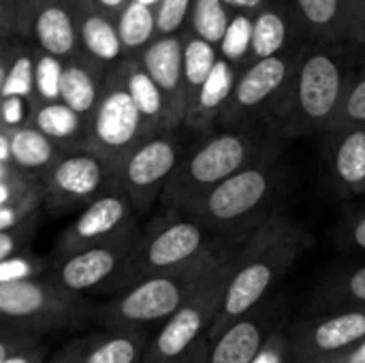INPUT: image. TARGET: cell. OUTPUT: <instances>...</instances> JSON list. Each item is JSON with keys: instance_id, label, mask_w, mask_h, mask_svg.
<instances>
[{"instance_id": "obj_1", "label": "cell", "mask_w": 365, "mask_h": 363, "mask_svg": "<svg viewBox=\"0 0 365 363\" xmlns=\"http://www.w3.org/2000/svg\"><path fill=\"white\" fill-rule=\"evenodd\" d=\"M310 244L312 237L306 227L284 212L272 216L252 231L237 246L222 304L207 334V342L216 340L235 321L263 306Z\"/></svg>"}, {"instance_id": "obj_2", "label": "cell", "mask_w": 365, "mask_h": 363, "mask_svg": "<svg viewBox=\"0 0 365 363\" xmlns=\"http://www.w3.org/2000/svg\"><path fill=\"white\" fill-rule=\"evenodd\" d=\"M282 143L284 139L276 126L267 122L212 128L188 145L158 203L165 210L184 212L231 175L257 163L280 158Z\"/></svg>"}, {"instance_id": "obj_3", "label": "cell", "mask_w": 365, "mask_h": 363, "mask_svg": "<svg viewBox=\"0 0 365 363\" xmlns=\"http://www.w3.org/2000/svg\"><path fill=\"white\" fill-rule=\"evenodd\" d=\"M355 71L344 47L306 41L272 126L284 141L323 137L342 107Z\"/></svg>"}, {"instance_id": "obj_4", "label": "cell", "mask_w": 365, "mask_h": 363, "mask_svg": "<svg viewBox=\"0 0 365 363\" xmlns=\"http://www.w3.org/2000/svg\"><path fill=\"white\" fill-rule=\"evenodd\" d=\"M237 246L222 242L180 270L135 282L103 304L96 310V321L109 332H148V327H160L231 263Z\"/></svg>"}, {"instance_id": "obj_5", "label": "cell", "mask_w": 365, "mask_h": 363, "mask_svg": "<svg viewBox=\"0 0 365 363\" xmlns=\"http://www.w3.org/2000/svg\"><path fill=\"white\" fill-rule=\"evenodd\" d=\"M284 180L280 158H269L220 182L180 214L225 242L242 244L265 220L282 212Z\"/></svg>"}, {"instance_id": "obj_6", "label": "cell", "mask_w": 365, "mask_h": 363, "mask_svg": "<svg viewBox=\"0 0 365 363\" xmlns=\"http://www.w3.org/2000/svg\"><path fill=\"white\" fill-rule=\"evenodd\" d=\"M222 242L225 240L212 235L197 220L180 212L165 210L163 216L152 220L139 233L120 291L133 287L143 278L180 270L197 261L199 257H203L205 252H210Z\"/></svg>"}, {"instance_id": "obj_7", "label": "cell", "mask_w": 365, "mask_h": 363, "mask_svg": "<svg viewBox=\"0 0 365 363\" xmlns=\"http://www.w3.org/2000/svg\"><path fill=\"white\" fill-rule=\"evenodd\" d=\"M306 41H295L276 56L250 62L237 73L233 90L214 128L274 122Z\"/></svg>"}, {"instance_id": "obj_8", "label": "cell", "mask_w": 365, "mask_h": 363, "mask_svg": "<svg viewBox=\"0 0 365 363\" xmlns=\"http://www.w3.org/2000/svg\"><path fill=\"white\" fill-rule=\"evenodd\" d=\"M88 315L83 297L71 295L47 276L0 287V325L21 332L62 329Z\"/></svg>"}, {"instance_id": "obj_9", "label": "cell", "mask_w": 365, "mask_h": 363, "mask_svg": "<svg viewBox=\"0 0 365 363\" xmlns=\"http://www.w3.org/2000/svg\"><path fill=\"white\" fill-rule=\"evenodd\" d=\"M190 143L180 128L160 131L139 141L115 167V186L128 197L137 214L148 212L160 199Z\"/></svg>"}, {"instance_id": "obj_10", "label": "cell", "mask_w": 365, "mask_h": 363, "mask_svg": "<svg viewBox=\"0 0 365 363\" xmlns=\"http://www.w3.org/2000/svg\"><path fill=\"white\" fill-rule=\"evenodd\" d=\"M115 188V167L88 150H68L38 178L41 205L51 214L81 212Z\"/></svg>"}, {"instance_id": "obj_11", "label": "cell", "mask_w": 365, "mask_h": 363, "mask_svg": "<svg viewBox=\"0 0 365 363\" xmlns=\"http://www.w3.org/2000/svg\"><path fill=\"white\" fill-rule=\"evenodd\" d=\"M148 135L141 113L133 103L118 62L109 66L101 98L90 120V133L83 150L94 152L113 167H118L128 152Z\"/></svg>"}, {"instance_id": "obj_12", "label": "cell", "mask_w": 365, "mask_h": 363, "mask_svg": "<svg viewBox=\"0 0 365 363\" xmlns=\"http://www.w3.org/2000/svg\"><path fill=\"white\" fill-rule=\"evenodd\" d=\"M233 259L203 291H199L188 304H184L171 319H167L158 327V332L145 347L141 363L184 362L207 340V334L222 304Z\"/></svg>"}, {"instance_id": "obj_13", "label": "cell", "mask_w": 365, "mask_h": 363, "mask_svg": "<svg viewBox=\"0 0 365 363\" xmlns=\"http://www.w3.org/2000/svg\"><path fill=\"white\" fill-rule=\"evenodd\" d=\"M139 233L141 231L135 227L113 242L53 259L47 278L77 297H86L88 293H96L101 289L120 291Z\"/></svg>"}, {"instance_id": "obj_14", "label": "cell", "mask_w": 365, "mask_h": 363, "mask_svg": "<svg viewBox=\"0 0 365 363\" xmlns=\"http://www.w3.org/2000/svg\"><path fill=\"white\" fill-rule=\"evenodd\" d=\"M287 334L289 363L338 362L365 338V310L308 317Z\"/></svg>"}, {"instance_id": "obj_15", "label": "cell", "mask_w": 365, "mask_h": 363, "mask_svg": "<svg viewBox=\"0 0 365 363\" xmlns=\"http://www.w3.org/2000/svg\"><path fill=\"white\" fill-rule=\"evenodd\" d=\"M135 216L137 212L133 203L118 186L107 190L96 201L86 205L79 216L58 235L53 259L68 257L83 248L122 237L124 233L137 227Z\"/></svg>"}, {"instance_id": "obj_16", "label": "cell", "mask_w": 365, "mask_h": 363, "mask_svg": "<svg viewBox=\"0 0 365 363\" xmlns=\"http://www.w3.org/2000/svg\"><path fill=\"white\" fill-rule=\"evenodd\" d=\"M182 47L184 41L178 34L156 36L141 51V66L156 83L165 101V124L163 131H178L186 116L184 94V71H182Z\"/></svg>"}, {"instance_id": "obj_17", "label": "cell", "mask_w": 365, "mask_h": 363, "mask_svg": "<svg viewBox=\"0 0 365 363\" xmlns=\"http://www.w3.org/2000/svg\"><path fill=\"white\" fill-rule=\"evenodd\" d=\"M280 327V310L272 304L235 321L216 340L207 342L201 363H252L267 338Z\"/></svg>"}, {"instance_id": "obj_18", "label": "cell", "mask_w": 365, "mask_h": 363, "mask_svg": "<svg viewBox=\"0 0 365 363\" xmlns=\"http://www.w3.org/2000/svg\"><path fill=\"white\" fill-rule=\"evenodd\" d=\"M148 332H94L68 340L47 363H141Z\"/></svg>"}, {"instance_id": "obj_19", "label": "cell", "mask_w": 365, "mask_h": 363, "mask_svg": "<svg viewBox=\"0 0 365 363\" xmlns=\"http://www.w3.org/2000/svg\"><path fill=\"white\" fill-rule=\"evenodd\" d=\"M306 41L321 45L361 43L346 0H287Z\"/></svg>"}, {"instance_id": "obj_20", "label": "cell", "mask_w": 365, "mask_h": 363, "mask_svg": "<svg viewBox=\"0 0 365 363\" xmlns=\"http://www.w3.org/2000/svg\"><path fill=\"white\" fill-rule=\"evenodd\" d=\"M329 180L342 197L365 195V126H349L323 135Z\"/></svg>"}, {"instance_id": "obj_21", "label": "cell", "mask_w": 365, "mask_h": 363, "mask_svg": "<svg viewBox=\"0 0 365 363\" xmlns=\"http://www.w3.org/2000/svg\"><path fill=\"white\" fill-rule=\"evenodd\" d=\"M30 39L34 47L62 62L75 58L79 49L73 0H45L36 6Z\"/></svg>"}, {"instance_id": "obj_22", "label": "cell", "mask_w": 365, "mask_h": 363, "mask_svg": "<svg viewBox=\"0 0 365 363\" xmlns=\"http://www.w3.org/2000/svg\"><path fill=\"white\" fill-rule=\"evenodd\" d=\"M79 49L105 68L122 60L124 51L115 30L113 15L96 0H73Z\"/></svg>"}, {"instance_id": "obj_23", "label": "cell", "mask_w": 365, "mask_h": 363, "mask_svg": "<svg viewBox=\"0 0 365 363\" xmlns=\"http://www.w3.org/2000/svg\"><path fill=\"white\" fill-rule=\"evenodd\" d=\"M107 71L109 68H105L83 51L66 60L60 79V103L90 122L101 98Z\"/></svg>"}, {"instance_id": "obj_24", "label": "cell", "mask_w": 365, "mask_h": 363, "mask_svg": "<svg viewBox=\"0 0 365 363\" xmlns=\"http://www.w3.org/2000/svg\"><path fill=\"white\" fill-rule=\"evenodd\" d=\"M299 26L291 13L287 0H272L259 13L252 15V41H250V62L269 58L287 49L291 43L302 41ZM306 41V39H304Z\"/></svg>"}, {"instance_id": "obj_25", "label": "cell", "mask_w": 365, "mask_h": 363, "mask_svg": "<svg viewBox=\"0 0 365 363\" xmlns=\"http://www.w3.org/2000/svg\"><path fill=\"white\" fill-rule=\"evenodd\" d=\"M237 73L240 71L235 66H231L225 58L218 56L210 77L205 79V83L201 86L197 96L190 101L182 126H186L195 133H201V135L210 133L216 126V120L233 90Z\"/></svg>"}, {"instance_id": "obj_26", "label": "cell", "mask_w": 365, "mask_h": 363, "mask_svg": "<svg viewBox=\"0 0 365 363\" xmlns=\"http://www.w3.org/2000/svg\"><path fill=\"white\" fill-rule=\"evenodd\" d=\"M28 124L34 126L38 133H43L47 139H51L56 145H60L64 152L81 150L90 133V122L77 116L60 101L53 103L30 101Z\"/></svg>"}, {"instance_id": "obj_27", "label": "cell", "mask_w": 365, "mask_h": 363, "mask_svg": "<svg viewBox=\"0 0 365 363\" xmlns=\"http://www.w3.org/2000/svg\"><path fill=\"white\" fill-rule=\"evenodd\" d=\"M310 317L365 310V265L327 276L312 293Z\"/></svg>"}, {"instance_id": "obj_28", "label": "cell", "mask_w": 365, "mask_h": 363, "mask_svg": "<svg viewBox=\"0 0 365 363\" xmlns=\"http://www.w3.org/2000/svg\"><path fill=\"white\" fill-rule=\"evenodd\" d=\"M118 66H120V73H122L128 94L141 113L148 135L152 137V135L160 133L163 124H165V101H163L160 90L150 79V75L143 71L139 58L126 56L118 62Z\"/></svg>"}, {"instance_id": "obj_29", "label": "cell", "mask_w": 365, "mask_h": 363, "mask_svg": "<svg viewBox=\"0 0 365 363\" xmlns=\"http://www.w3.org/2000/svg\"><path fill=\"white\" fill-rule=\"evenodd\" d=\"M11 139V165L30 175V178H41L60 156L62 148L56 145L51 139H47L43 133H38L34 126L26 124L13 133H9Z\"/></svg>"}, {"instance_id": "obj_30", "label": "cell", "mask_w": 365, "mask_h": 363, "mask_svg": "<svg viewBox=\"0 0 365 363\" xmlns=\"http://www.w3.org/2000/svg\"><path fill=\"white\" fill-rule=\"evenodd\" d=\"M115 30L120 36V45L124 53L143 51L156 39V21L154 9L141 2H128L115 17Z\"/></svg>"}, {"instance_id": "obj_31", "label": "cell", "mask_w": 365, "mask_h": 363, "mask_svg": "<svg viewBox=\"0 0 365 363\" xmlns=\"http://www.w3.org/2000/svg\"><path fill=\"white\" fill-rule=\"evenodd\" d=\"M184 47H182V71H184V94H186V109L190 101L197 96L205 79L210 77L216 60H218V49L203 39L195 36L192 32L182 36Z\"/></svg>"}, {"instance_id": "obj_32", "label": "cell", "mask_w": 365, "mask_h": 363, "mask_svg": "<svg viewBox=\"0 0 365 363\" xmlns=\"http://www.w3.org/2000/svg\"><path fill=\"white\" fill-rule=\"evenodd\" d=\"M231 15L233 13L225 6L222 0H195L190 9L192 34L218 47L225 36Z\"/></svg>"}, {"instance_id": "obj_33", "label": "cell", "mask_w": 365, "mask_h": 363, "mask_svg": "<svg viewBox=\"0 0 365 363\" xmlns=\"http://www.w3.org/2000/svg\"><path fill=\"white\" fill-rule=\"evenodd\" d=\"M250 41H252V15L233 13L225 30V36L218 45L220 58H225L237 71H242L244 66H248L250 60Z\"/></svg>"}, {"instance_id": "obj_34", "label": "cell", "mask_w": 365, "mask_h": 363, "mask_svg": "<svg viewBox=\"0 0 365 363\" xmlns=\"http://www.w3.org/2000/svg\"><path fill=\"white\" fill-rule=\"evenodd\" d=\"M2 96H19L24 101L34 98V47H28L26 41L11 60L0 92V98Z\"/></svg>"}, {"instance_id": "obj_35", "label": "cell", "mask_w": 365, "mask_h": 363, "mask_svg": "<svg viewBox=\"0 0 365 363\" xmlns=\"http://www.w3.org/2000/svg\"><path fill=\"white\" fill-rule=\"evenodd\" d=\"M64 62L34 47V98L38 103L60 101V79Z\"/></svg>"}, {"instance_id": "obj_36", "label": "cell", "mask_w": 365, "mask_h": 363, "mask_svg": "<svg viewBox=\"0 0 365 363\" xmlns=\"http://www.w3.org/2000/svg\"><path fill=\"white\" fill-rule=\"evenodd\" d=\"M349 126H365V68L355 71L346 96L342 101V107L327 133Z\"/></svg>"}, {"instance_id": "obj_37", "label": "cell", "mask_w": 365, "mask_h": 363, "mask_svg": "<svg viewBox=\"0 0 365 363\" xmlns=\"http://www.w3.org/2000/svg\"><path fill=\"white\" fill-rule=\"evenodd\" d=\"M45 270H47V261L45 259L19 252V255H15V257H11V259L0 263V287L13 285V282L43 278Z\"/></svg>"}, {"instance_id": "obj_38", "label": "cell", "mask_w": 365, "mask_h": 363, "mask_svg": "<svg viewBox=\"0 0 365 363\" xmlns=\"http://www.w3.org/2000/svg\"><path fill=\"white\" fill-rule=\"evenodd\" d=\"M195 0H160L154 9V21H156V34L158 36H171L178 34L186 19L190 17Z\"/></svg>"}, {"instance_id": "obj_39", "label": "cell", "mask_w": 365, "mask_h": 363, "mask_svg": "<svg viewBox=\"0 0 365 363\" xmlns=\"http://www.w3.org/2000/svg\"><path fill=\"white\" fill-rule=\"evenodd\" d=\"M28 201H41L38 180L26 173H17L4 182H0V208L19 205Z\"/></svg>"}, {"instance_id": "obj_40", "label": "cell", "mask_w": 365, "mask_h": 363, "mask_svg": "<svg viewBox=\"0 0 365 363\" xmlns=\"http://www.w3.org/2000/svg\"><path fill=\"white\" fill-rule=\"evenodd\" d=\"M30 118V101L19 96H2L0 98V128L13 133L28 124Z\"/></svg>"}, {"instance_id": "obj_41", "label": "cell", "mask_w": 365, "mask_h": 363, "mask_svg": "<svg viewBox=\"0 0 365 363\" xmlns=\"http://www.w3.org/2000/svg\"><path fill=\"white\" fill-rule=\"evenodd\" d=\"M11 36H19L24 41H28L30 39V21L9 0H0V43Z\"/></svg>"}, {"instance_id": "obj_42", "label": "cell", "mask_w": 365, "mask_h": 363, "mask_svg": "<svg viewBox=\"0 0 365 363\" xmlns=\"http://www.w3.org/2000/svg\"><path fill=\"white\" fill-rule=\"evenodd\" d=\"M38 208H41V201H28V203H19V205L0 208V233L11 231V229H19L26 223L34 220Z\"/></svg>"}, {"instance_id": "obj_43", "label": "cell", "mask_w": 365, "mask_h": 363, "mask_svg": "<svg viewBox=\"0 0 365 363\" xmlns=\"http://www.w3.org/2000/svg\"><path fill=\"white\" fill-rule=\"evenodd\" d=\"M34 227H36V218L26 223L19 229H11V231L0 233V263L15 257V255H19L24 250V246L28 244V240L34 233Z\"/></svg>"}, {"instance_id": "obj_44", "label": "cell", "mask_w": 365, "mask_h": 363, "mask_svg": "<svg viewBox=\"0 0 365 363\" xmlns=\"http://www.w3.org/2000/svg\"><path fill=\"white\" fill-rule=\"evenodd\" d=\"M252 363H289V334L284 327H278L267 338Z\"/></svg>"}, {"instance_id": "obj_45", "label": "cell", "mask_w": 365, "mask_h": 363, "mask_svg": "<svg viewBox=\"0 0 365 363\" xmlns=\"http://www.w3.org/2000/svg\"><path fill=\"white\" fill-rule=\"evenodd\" d=\"M36 336L30 334V332H21V329H13V327H6V325H0V363L4 362L11 353L24 349V347H30V344H36Z\"/></svg>"}, {"instance_id": "obj_46", "label": "cell", "mask_w": 365, "mask_h": 363, "mask_svg": "<svg viewBox=\"0 0 365 363\" xmlns=\"http://www.w3.org/2000/svg\"><path fill=\"white\" fill-rule=\"evenodd\" d=\"M340 244L349 250L365 252V210L353 216L349 223H344L340 233Z\"/></svg>"}, {"instance_id": "obj_47", "label": "cell", "mask_w": 365, "mask_h": 363, "mask_svg": "<svg viewBox=\"0 0 365 363\" xmlns=\"http://www.w3.org/2000/svg\"><path fill=\"white\" fill-rule=\"evenodd\" d=\"M2 363H47V349L41 342H36L11 353Z\"/></svg>"}, {"instance_id": "obj_48", "label": "cell", "mask_w": 365, "mask_h": 363, "mask_svg": "<svg viewBox=\"0 0 365 363\" xmlns=\"http://www.w3.org/2000/svg\"><path fill=\"white\" fill-rule=\"evenodd\" d=\"M21 43H24V39H19V36H11V39L0 43V92H2V83H4L6 71L11 66V60L17 53V49L21 47Z\"/></svg>"}, {"instance_id": "obj_49", "label": "cell", "mask_w": 365, "mask_h": 363, "mask_svg": "<svg viewBox=\"0 0 365 363\" xmlns=\"http://www.w3.org/2000/svg\"><path fill=\"white\" fill-rule=\"evenodd\" d=\"M225 6L231 13H246V15H255L259 13L265 4H269L272 0H222Z\"/></svg>"}, {"instance_id": "obj_50", "label": "cell", "mask_w": 365, "mask_h": 363, "mask_svg": "<svg viewBox=\"0 0 365 363\" xmlns=\"http://www.w3.org/2000/svg\"><path fill=\"white\" fill-rule=\"evenodd\" d=\"M351 17L361 34V43H365V0H346Z\"/></svg>"}, {"instance_id": "obj_51", "label": "cell", "mask_w": 365, "mask_h": 363, "mask_svg": "<svg viewBox=\"0 0 365 363\" xmlns=\"http://www.w3.org/2000/svg\"><path fill=\"white\" fill-rule=\"evenodd\" d=\"M28 21H30V26H32V17H34V11H36V6L41 4V2H45V0H9Z\"/></svg>"}, {"instance_id": "obj_52", "label": "cell", "mask_w": 365, "mask_h": 363, "mask_svg": "<svg viewBox=\"0 0 365 363\" xmlns=\"http://www.w3.org/2000/svg\"><path fill=\"white\" fill-rule=\"evenodd\" d=\"M331 363H365V338L353 349V351H349L344 357H340L338 362Z\"/></svg>"}, {"instance_id": "obj_53", "label": "cell", "mask_w": 365, "mask_h": 363, "mask_svg": "<svg viewBox=\"0 0 365 363\" xmlns=\"http://www.w3.org/2000/svg\"><path fill=\"white\" fill-rule=\"evenodd\" d=\"M0 163H11V139L9 133L0 128Z\"/></svg>"}, {"instance_id": "obj_54", "label": "cell", "mask_w": 365, "mask_h": 363, "mask_svg": "<svg viewBox=\"0 0 365 363\" xmlns=\"http://www.w3.org/2000/svg\"><path fill=\"white\" fill-rule=\"evenodd\" d=\"M96 2H98L105 11H109L111 15H113L118 9H124V0H96ZM118 13H120V11H118Z\"/></svg>"}, {"instance_id": "obj_55", "label": "cell", "mask_w": 365, "mask_h": 363, "mask_svg": "<svg viewBox=\"0 0 365 363\" xmlns=\"http://www.w3.org/2000/svg\"><path fill=\"white\" fill-rule=\"evenodd\" d=\"M17 173H21V171H17L11 163H0V182L13 178V175H17Z\"/></svg>"}, {"instance_id": "obj_56", "label": "cell", "mask_w": 365, "mask_h": 363, "mask_svg": "<svg viewBox=\"0 0 365 363\" xmlns=\"http://www.w3.org/2000/svg\"><path fill=\"white\" fill-rule=\"evenodd\" d=\"M205 347H207V340L192 353V355H188L184 362H180V363H201V359H203V353H205Z\"/></svg>"}, {"instance_id": "obj_57", "label": "cell", "mask_w": 365, "mask_h": 363, "mask_svg": "<svg viewBox=\"0 0 365 363\" xmlns=\"http://www.w3.org/2000/svg\"><path fill=\"white\" fill-rule=\"evenodd\" d=\"M135 2H141V4H145V6H152V4H158L160 0H135Z\"/></svg>"}]
</instances>
